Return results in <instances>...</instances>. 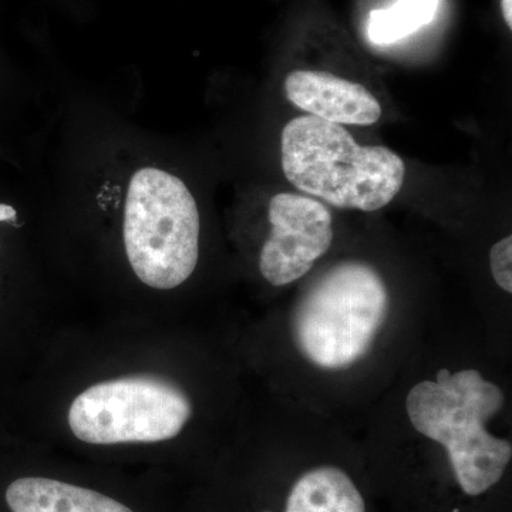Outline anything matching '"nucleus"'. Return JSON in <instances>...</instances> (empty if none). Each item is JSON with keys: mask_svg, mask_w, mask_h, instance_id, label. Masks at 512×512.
<instances>
[{"mask_svg": "<svg viewBox=\"0 0 512 512\" xmlns=\"http://www.w3.org/2000/svg\"><path fill=\"white\" fill-rule=\"evenodd\" d=\"M281 161L293 187L343 210H382L402 190L403 158L383 146H362L340 124L299 116L281 136Z\"/></svg>", "mask_w": 512, "mask_h": 512, "instance_id": "obj_1", "label": "nucleus"}, {"mask_svg": "<svg viewBox=\"0 0 512 512\" xmlns=\"http://www.w3.org/2000/svg\"><path fill=\"white\" fill-rule=\"evenodd\" d=\"M503 406L500 387L474 369H441L436 382L416 384L406 399L410 423L421 436L446 448L461 490L471 497L490 490L510 464V441L485 429Z\"/></svg>", "mask_w": 512, "mask_h": 512, "instance_id": "obj_2", "label": "nucleus"}, {"mask_svg": "<svg viewBox=\"0 0 512 512\" xmlns=\"http://www.w3.org/2000/svg\"><path fill=\"white\" fill-rule=\"evenodd\" d=\"M387 309L389 295L379 272L363 262H342L303 295L293 313V338L313 365L346 369L372 348Z\"/></svg>", "mask_w": 512, "mask_h": 512, "instance_id": "obj_3", "label": "nucleus"}, {"mask_svg": "<svg viewBox=\"0 0 512 512\" xmlns=\"http://www.w3.org/2000/svg\"><path fill=\"white\" fill-rule=\"evenodd\" d=\"M124 245L131 268L151 288L167 291L190 278L200 255V212L180 178L150 167L133 175Z\"/></svg>", "mask_w": 512, "mask_h": 512, "instance_id": "obj_4", "label": "nucleus"}, {"mask_svg": "<svg viewBox=\"0 0 512 512\" xmlns=\"http://www.w3.org/2000/svg\"><path fill=\"white\" fill-rule=\"evenodd\" d=\"M187 394L153 376L94 384L74 399L69 426L89 444L157 443L174 439L190 420Z\"/></svg>", "mask_w": 512, "mask_h": 512, "instance_id": "obj_5", "label": "nucleus"}, {"mask_svg": "<svg viewBox=\"0 0 512 512\" xmlns=\"http://www.w3.org/2000/svg\"><path fill=\"white\" fill-rule=\"evenodd\" d=\"M271 232L259 256V269L269 284L285 286L308 274L333 241V220L323 202L281 192L269 201Z\"/></svg>", "mask_w": 512, "mask_h": 512, "instance_id": "obj_6", "label": "nucleus"}, {"mask_svg": "<svg viewBox=\"0 0 512 512\" xmlns=\"http://www.w3.org/2000/svg\"><path fill=\"white\" fill-rule=\"evenodd\" d=\"M288 100L316 119L372 126L382 117L379 100L362 84L319 70H295L285 82Z\"/></svg>", "mask_w": 512, "mask_h": 512, "instance_id": "obj_7", "label": "nucleus"}, {"mask_svg": "<svg viewBox=\"0 0 512 512\" xmlns=\"http://www.w3.org/2000/svg\"><path fill=\"white\" fill-rule=\"evenodd\" d=\"M6 503L12 512H134L97 491L43 477L13 481Z\"/></svg>", "mask_w": 512, "mask_h": 512, "instance_id": "obj_8", "label": "nucleus"}, {"mask_svg": "<svg viewBox=\"0 0 512 512\" xmlns=\"http://www.w3.org/2000/svg\"><path fill=\"white\" fill-rule=\"evenodd\" d=\"M285 512H366V505L348 474L319 467L296 481Z\"/></svg>", "mask_w": 512, "mask_h": 512, "instance_id": "obj_9", "label": "nucleus"}, {"mask_svg": "<svg viewBox=\"0 0 512 512\" xmlns=\"http://www.w3.org/2000/svg\"><path fill=\"white\" fill-rule=\"evenodd\" d=\"M437 8L439 0H397L389 8L370 12L367 36L375 45H392L429 25Z\"/></svg>", "mask_w": 512, "mask_h": 512, "instance_id": "obj_10", "label": "nucleus"}, {"mask_svg": "<svg viewBox=\"0 0 512 512\" xmlns=\"http://www.w3.org/2000/svg\"><path fill=\"white\" fill-rule=\"evenodd\" d=\"M512 237L501 239L491 248L490 265L495 282L505 292H512Z\"/></svg>", "mask_w": 512, "mask_h": 512, "instance_id": "obj_11", "label": "nucleus"}, {"mask_svg": "<svg viewBox=\"0 0 512 512\" xmlns=\"http://www.w3.org/2000/svg\"><path fill=\"white\" fill-rule=\"evenodd\" d=\"M16 211L10 205L0 204V222H15Z\"/></svg>", "mask_w": 512, "mask_h": 512, "instance_id": "obj_12", "label": "nucleus"}, {"mask_svg": "<svg viewBox=\"0 0 512 512\" xmlns=\"http://www.w3.org/2000/svg\"><path fill=\"white\" fill-rule=\"evenodd\" d=\"M512 0H501V10H503V16L505 23H507L508 28H512Z\"/></svg>", "mask_w": 512, "mask_h": 512, "instance_id": "obj_13", "label": "nucleus"}]
</instances>
